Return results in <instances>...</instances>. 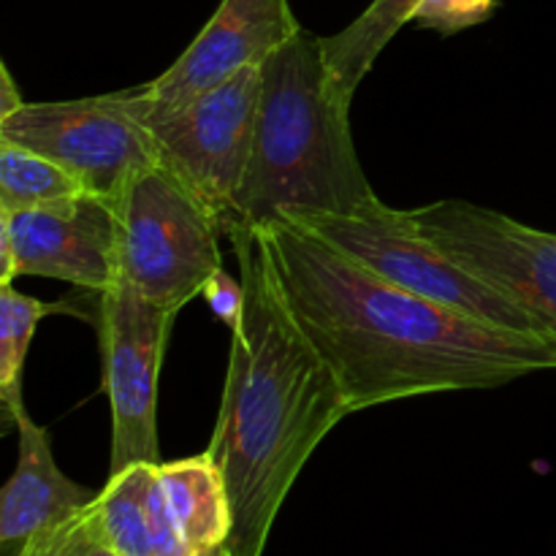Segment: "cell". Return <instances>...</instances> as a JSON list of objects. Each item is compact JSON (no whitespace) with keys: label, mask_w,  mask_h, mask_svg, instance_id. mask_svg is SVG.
<instances>
[{"label":"cell","mask_w":556,"mask_h":556,"mask_svg":"<svg viewBox=\"0 0 556 556\" xmlns=\"http://www.w3.org/2000/svg\"><path fill=\"white\" fill-rule=\"evenodd\" d=\"M255 228L282 299L353 413L556 369V342L546 337L497 329L405 291L288 217Z\"/></svg>","instance_id":"1"},{"label":"cell","mask_w":556,"mask_h":556,"mask_svg":"<svg viewBox=\"0 0 556 556\" xmlns=\"http://www.w3.org/2000/svg\"><path fill=\"white\" fill-rule=\"evenodd\" d=\"M244 286L231 329L226 389L210 456L226 478L233 527L226 556H261L277 514L313 451L351 402L331 364L293 318L255 226L228 233Z\"/></svg>","instance_id":"2"},{"label":"cell","mask_w":556,"mask_h":556,"mask_svg":"<svg viewBox=\"0 0 556 556\" xmlns=\"http://www.w3.org/2000/svg\"><path fill=\"white\" fill-rule=\"evenodd\" d=\"M375 199L353 141L351 106L331 87L320 36L302 27L261 65L253 157L239 190L237 228L282 215H345Z\"/></svg>","instance_id":"3"},{"label":"cell","mask_w":556,"mask_h":556,"mask_svg":"<svg viewBox=\"0 0 556 556\" xmlns=\"http://www.w3.org/2000/svg\"><path fill=\"white\" fill-rule=\"evenodd\" d=\"M117 280L150 302L182 309L223 269L215 212L166 166L136 172L117 195Z\"/></svg>","instance_id":"4"},{"label":"cell","mask_w":556,"mask_h":556,"mask_svg":"<svg viewBox=\"0 0 556 556\" xmlns=\"http://www.w3.org/2000/svg\"><path fill=\"white\" fill-rule=\"evenodd\" d=\"M282 217L309 228L331 248L342 250L353 261L405 291L432 299L443 307L470 315L497 329L552 340L543 326L514 299L500 293L497 288L448 258L438 244L429 242L421 228L410 220L407 210H391L383 201L375 199L362 210L345 212V215L320 212V215Z\"/></svg>","instance_id":"5"},{"label":"cell","mask_w":556,"mask_h":556,"mask_svg":"<svg viewBox=\"0 0 556 556\" xmlns=\"http://www.w3.org/2000/svg\"><path fill=\"white\" fill-rule=\"evenodd\" d=\"M136 112L166 163L220 220L223 233L237 228L239 190L253 157L261 103V65L228 76L174 109H150L134 87Z\"/></svg>","instance_id":"6"},{"label":"cell","mask_w":556,"mask_h":556,"mask_svg":"<svg viewBox=\"0 0 556 556\" xmlns=\"http://www.w3.org/2000/svg\"><path fill=\"white\" fill-rule=\"evenodd\" d=\"M0 139L49 157L74 174L87 193L112 201L136 172L161 161L155 139L136 112L134 90L25 103L0 119Z\"/></svg>","instance_id":"7"},{"label":"cell","mask_w":556,"mask_h":556,"mask_svg":"<svg viewBox=\"0 0 556 556\" xmlns=\"http://www.w3.org/2000/svg\"><path fill=\"white\" fill-rule=\"evenodd\" d=\"M103 391L112 407L109 476L130 465H161L157 380L177 309L150 302L123 280L98 293Z\"/></svg>","instance_id":"8"},{"label":"cell","mask_w":556,"mask_h":556,"mask_svg":"<svg viewBox=\"0 0 556 556\" xmlns=\"http://www.w3.org/2000/svg\"><path fill=\"white\" fill-rule=\"evenodd\" d=\"M407 215L429 242L514 299L556 342V233L459 199L434 201Z\"/></svg>","instance_id":"9"},{"label":"cell","mask_w":556,"mask_h":556,"mask_svg":"<svg viewBox=\"0 0 556 556\" xmlns=\"http://www.w3.org/2000/svg\"><path fill=\"white\" fill-rule=\"evenodd\" d=\"M117 204L92 193L22 212H0V244L14 277H49L103 293L117 280Z\"/></svg>","instance_id":"10"},{"label":"cell","mask_w":556,"mask_h":556,"mask_svg":"<svg viewBox=\"0 0 556 556\" xmlns=\"http://www.w3.org/2000/svg\"><path fill=\"white\" fill-rule=\"evenodd\" d=\"M302 30L288 0H223L204 30L163 71L141 85L150 109H174L223 85L228 76L264 65Z\"/></svg>","instance_id":"11"},{"label":"cell","mask_w":556,"mask_h":556,"mask_svg":"<svg viewBox=\"0 0 556 556\" xmlns=\"http://www.w3.org/2000/svg\"><path fill=\"white\" fill-rule=\"evenodd\" d=\"M14 424L20 456L14 476L0 492V556H22L38 535L63 527L98 497L60 470L47 429L27 413Z\"/></svg>","instance_id":"12"},{"label":"cell","mask_w":556,"mask_h":556,"mask_svg":"<svg viewBox=\"0 0 556 556\" xmlns=\"http://www.w3.org/2000/svg\"><path fill=\"white\" fill-rule=\"evenodd\" d=\"M157 478H161L174 525L190 552L199 554L226 546L233 527L231 500H228L226 478L210 451L161 465Z\"/></svg>","instance_id":"13"},{"label":"cell","mask_w":556,"mask_h":556,"mask_svg":"<svg viewBox=\"0 0 556 556\" xmlns=\"http://www.w3.org/2000/svg\"><path fill=\"white\" fill-rule=\"evenodd\" d=\"M421 0H372L345 30L320 38L324 63L331 87L345 106H351L358 85L372 71L391 38L413 22Z\"/></svg>","instance_id":"14"},{"label":"cell","mask_w":556,"mask_h":556,"mask_svg":"<svg viewBox=\"0 0 556 556\" xmlns=\"http://www.w3.org/2000/svg\"><path fill=\"white\" fill-rule=\"evenodd\" d=\"M157 465H130L112 472L96 497L101 530L117 556H155L150 530V489Z\"/></svg>","instance_id":"15"},{"label":"cell","mask_w":556,"mask_h":556,"mask_svg":"<svg viewBox=\"0 0 556 556\" xmlns=\"http://www.w3.org/2000/svg\"><path fill=\"white\" fill-rule=\"evenodd\" d=\"M87 193L74 174L49 157L0 139V212H22Z\"/></svg>","instance_id":"16"},{"label":"cell","mask_w":556,"mask_h":556,"mask_svg":"<svg viewBox=\"0 0 556 556\" xmlns=\"http://www.w3.org/2000/svg\"><path fill=\"white\" fill-rule=\"evenodd\" d=\"M54 309L63 307L38 302L11 286H0V402L9 421H16L27 413L25 396H22L25 358L38 320Z\"/></svg>","instance_id":"17"},{"label":"cell","mask_w":556,"mask_h":556,"mask_svg":"<svg viewBox=\"0 0 556 556\" xmlns=\"http://www.w3.org/2000/svg\"><path fill=\"white\" fill-rule=\"evenodd\" d=\"M22 556H117L98 521L96 503L52 532L38 535Z\"/></svg>","instance_id":"18"},{"label":"cell","mask_w":556,"mask_h":556,"mask_svg":"<svg viewBox=\"0 0 556 556\" xmlns=\"http://www.w3.org/2000/svg\"><path fill=\"white\" fill-rule=\"evenodd\" d=\"M494 9H497V0H421L413 22L427 30L454 36V33L486 22Z\"/></svg>","instance_id":"19"},{"label":"cell","mask_w":556,"mask_h":556,"mask_svg":"<svg viewBox=\"0 0 556 556\" xmlns=\"http://www.w3.org/2000/svg\"><path fill=\"white\" fill-rule=\"evenodd\" d=\"M201 296L206 299V304H210L212 313H215L217 320H223L228 329H233V326L239 324V318H242V309H244L242 280H237V277L228 275L226 269H220L210 277V282L204 286Z\"/></svg>","instance_id":"20"},{"label":"cell","mask_w":556,"mask_h":556,"mask_svg":"<svg viewBox=\"0 0 556 556\" xmlns=\"http://www.w3.org/2000/svg\"><path fill=\"white\" fill-rule=\"evenodd\" d=\"M22 106H25V101H22V92L16 90V81L11 76L9 65L0 63V119L9 117V114H14Z\"/></svg>","instance_id":"21"}]
</instances>
